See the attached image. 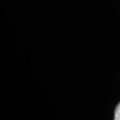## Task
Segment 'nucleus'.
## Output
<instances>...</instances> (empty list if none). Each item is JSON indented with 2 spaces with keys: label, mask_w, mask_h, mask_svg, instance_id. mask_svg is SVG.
<instances>
[{
  "label": "nucleus",
  "mask_w": 120,
  "mask_h": 120,
  "mask_svg": "<svg viewBox=\"0 0 120 120\" xmlns=\"http://www.w3.org/2000/svg\"><path fill=\"white\" fill-rule=\"evenodd\" d=\"M114 120H120V102H119V104H118V105L116 106V108Z\"/></svg>",
  "instance_id": "f257e3e1"
}]
</instances>
